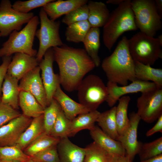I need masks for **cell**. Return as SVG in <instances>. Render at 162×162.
Here are the masks:
<instances>
[{
  "label": "cell",
  "instance_id": "cell-4",
  "mask_svg": "<svg viewBox=\"0 0 162 162\" xmlns=\"http://www.w3.org/2000/svg\"><path fill=\"white\" fill-rule=\"evenodd\" d=\"M40 23L38 16H34L22 29L13 32L0 48V58L18 52L36 57L37 51L33 48V44Z\"/></svg>",
  "mask_w": 162,
  "mask_h": 162
},
{
  "label": "cell",
  "instance_id": "cell-9",
  "mask_svg": "<svg viewBox=\"0 0 162 162\" xmlns=\"http://www.w3.org/2000/svg\"><path fill=\"white\" fill-rule=\"evenodd\" d=\"M34 16L32 12L22 13L15 10L9 0L0 2V34L1 37L9 35L14 31H19Z\"/></svg>",
  "mask_w": 162,
  "mask_h": 162
},
{
  "label": "cell",
  "instance_id": "cell-14",
  "mask_svg": "<svg viewBox=\"0 0 162 162\" xmlns=\"http://www.w3.org/2000/svg\"><path fill=\"white\" fill-rule=\"evenodd\" d=\"M32 119L23 114L0 127V146L16 145L20 137Z\"/></svg>",
  "mask_w": 162,
  "mask_h": 162
},
{
  "label": "cell",
  "instance_id": "cell-11",
  "mask_svg": "<svg viewBox=\"0 0 162 162\" xmlns=\"http://www.w3.org/2000/svg\"><path fill=\"white\" fill-rule=\"evenodd\" d=\"M106 86L108 96L106 101L111 107L114 106L121 97L125 94L138 92L142 93L158 87L153 82L136 80L128 85L122 86L108 81Z\"/></svg>",
  "mask_w": 162,
  "mask_h": 162
},
{
  "label": "cell",
  "instance_id": "cell-30",
  "mask_svg": "<svg viewBox=\"0 0 162 162\" xmlns=\"http://www.w3.org/2000/svg\"><path fill=\"white\" fill-rule=\"evenodd\" d=\"M130 100L129 96H122L119 99L118 104L116 106V120L119 136L123 134L129 125L128 110Z\"/></svg>",
  "mask_w": 162,
  "mask_h": 162
},
{
  "label": "cell",
  "instance_id": "cell-43",
  "mask_svg": "<svg viewBox=\"0 0 162 162\" xmlns=\"http://www.w3.org/2000/svg\"><path fill=\"white\" fill-rule=\"evenodd\" d=\"M119 157L116 154L108 153L104 162H118Z\"/></svg>",
  "mask_w": 162,
  "mask_h": 162
},
{
  "label": "cell",
  "instance_id": "cell-40",
  "mask_svg": "<svg viewBox=\"0 0 162 162\" xmlns=\"http://www.w3.org/2000/svg\"><path fill=\"white\" fill-rule=\"evenodd\" d=\"M57 145L39 152L31 158L39 162H60Z\"/></svg>",
  "mask_w": 162,
  "mask_h": 162
},
{
  "label": "cell",
  "instance_id": "cell-21",
  "mask_svg": "<svg viewBox=\"0 0 162 162\" xmlns=\"http://www.w3.org/2000/svg\"><path fill=\"white\" fill-rule=\"evenodd\" d=\"M19 80L7 73L2 85L1 101L14 109H19V98L20 92Z\"/></svg>",
  "mask_w": 162,
  "mask_h": 162
},
{
  "label": "cell",
  "instance_id": "cell-25",
  "mask_svg": "<svg viewBox=\"0 0 162 162\" xmlns=\"http://www.w3.org/2000/svg\"><path fill=\"white\" fill-rule=\"evenodd\" d=\"M136 80L144 81H152L157 86L162 88V69L152 68L151 66L134 61Z\"/></svg>",
  "mask_w": 162,
  "mask_h": 162
},
{
  "label": "cell",
  "instance_id": "cell-39",
  "mask_svg": "<svg viewBox=\"0 0 162 162\" xmlns=\"http://www.w3.org/2000/svg\"><path fill=\"white\" fill-rule=\"evenodd\" d=\"M22 114L8 104L0 102V127Z\"/></svg>",
  "mask_w": 162,
  "mask_h": 162
},
{
  "label": "cell",
  "instance_id": "cell-41",
  "mask_svg": "<svg viewBox=\"0 0 162 162\" xmlns=\"http://www.w3.org/2000/svg\"><path fill=\"white\" fill-rule=\"evenodd\" d=\"M2 58V63L0 65V97L1 98L2 85L7 73L8 66L11 61L12 57L11 56H4Z\"/></svg>",
  "mask_w": 162,
  "mask_h": 162
},
{
  "label": "cell",
  "instance_id": "cell-47",
  "mask_svg": "<svg viewBox=\"0 0 162 162\" xmlns=\"http://www.w3.org/2000/svg\"><path fill=\"white\" fill-rule=\"evenodd\" d=\"M124 0H108L106 1V3L108 4H112L115 5H118L122 2Z\"/></svg>",
  "mask_w": 162,
  "mask_h": 162
},
{
  "label": "cell",
  "instance_id": "cell-24",
  "mask_svg": "<svg viewBox=\"0 0 162 162\" xmlns=\"http://www.w3.org/2000/svg\"><path fill=\"white\" fill-rule=\"evenodd\" d=\"M100 113L97 110L91 111L80 114L70 120L68 137L74 136L83 130L92 129Z\"/></svg>",
  "mask_w": 162,
  "mask_h": 162
},
{
  "label": "cell",
  "instance_id": "cell-13",
  "mask_svg": "<svg viewBox=\"0 0 162 162\" xmlns=\"http://www.w3.org/2000/svg\"><path fill=\"white\" fill-rule=\"evenodd\" d=\"M38 66L41 71V79L48 103L50 104L58 85L60 84L58 74L54 73L53 64L54 60L52 48L48 49Z\"/></svg>",
  "mask_w": 162,
  "mask_h": 162
},
{
  "label": "cell",
  "instance_id": "cell-36",
  "mask_svg": "<svg viewBox=\"0 0 162 162\" xmlns=\"http://www.w3.org/2000/svg\"><path fill=\"white\" fill-rule=\"evenodd\" d=\"M70 120L67 118L63 111L59 112L50 135L60 139L67 137Z\"/></svg>",
  "mask_w": 162,
  "mask_h": 162
},
{
  "label": "cell",
  "instance_id": "cell-28",
  "mask_svg": "<svg viewBox=\"0 0 162 162\" xmlns=\"http://www.w3.org/2000/svg\"><path fill=\"white\" fill-rule=\"evenodd\" d=\"M116 106H113L108 110L100 112L96 122L105 133L118 141L119 136L116 120Z\"/></svg>",
  "mask_w": 162,
  "mask_h": 162
},
{
  "label": "cell",
  "instance_id": "cell-27",
  "mask_svg": "<svg viewBox=\"0 0 162 162\" xmlns=\"http://www.w3.org/2000/svg\"><path fill=\"white\" fill-rule=\"evenodd\" d=\"M19 104L24 115L34 118L43 114L44 109L35 98L29 92L20 91Z\"/></svg>",
  "mask_w": 162,
  "mask_h": 162
},
{
  "label": "cell",
  "instance_id": "cell-42",
  "mask_svg": "<svg viewBox=\"0 0 162 162\" xmlns=\"http://www.w3.org/2000/svg\"><path fill=\"white\" fill-rule=\"evenodd\" d=\"M158 132L162 133V115L158 118L155 125L147 132L146 136H150Z\"/></svg>",
  "mask_w": 162,
  "mask_h": 162
},
{
  "label": "cell",
  "instance_id": "cell-8",
  "mask_svg": "<svg viewBox=\"0 0 162 162\" xmlns=\"http://www.w3.org/2000/svg\"><path fill=\"white\" fill-rule=\"evenodd\" d=\"M40 28L36 31L35 36L39 41V47L36 57L39 62L49 48L61 46L64 44L60 36V21H53L43 8L39 13Z\"/></svg>",
  "mask_w": 162,
  "mask_h": 162
},
{
  "label": "cell",
  "instance_id": "cell-44",
  "mask_svg": "<svg viewBox=\"0 0 162 162\" xmlns=\"http://www.w3.org/2000/svg\"><path fill=\"white\" fill-rule=\"evenodd\" d=\"M155 6L157 12L161 17L162 18V0H155Z\"/></svg>",
  "mask_w": 162,
  "mask_h": 162
},
{
  "label": "cell",
  "instance_id": "cell-34",
  "mask_svg": "<svg viewBox=\"0 0 162 162\" xmlns=\"http://www.w3.org/2000/svg\"><path fill=\"white\" fill-rule=\"evenodd\" d=\"M31 157L26 154L22 150L15 145L0 146V159L20 162H26Z\"/></svg>",
  "mask_w": 162,
  "mask_h": 162
},
{
  "label": "cell",
  "instance_id": "cell-20",
  "mask_svg": "<svg viewBox=\"0 0 162 162\" xmlns=\"http://www.w3.org/2000/svg\"><path fill=\"white\" fill-rule=\"evenodd\" d=\"M90 131L94 141L107 152L116 154L119 156L126 154L125 150L121 142L108 136L99 127L95 126Z\"/></svg>",
  "mask_w": 162,
  "mask_h": 162
},
{
  "label": "cell",
  "instance_id": "cell-48",
  "mask_svg": "<svg viewBox=\"0 0 162 162\" xmlns=\"http://www.w3.org/2000/svg\"><path fill=\"white\" fill-rule=\"evenodd\" d=\"M161 46H162V35L160 34L159 35L157 38Z\"/></svg>",
  "mask_w": 162,
  "mask_h": 162
},
{
  "label": "cell",
  "instance_id": "cell-10",
  "mask_svg": "<svg viewBox=\"0 0 162 162\" xmlns=\"http://www.w3.org/2000/svg\"><path fill=\"white\" fill-rule=\"evenodd\" d=\"M136 106L141 119L148 123L158 119L162 115V88L157 87L142 93Z\"/></svg>",
  "mask_w": 162,
  "mask_h": 162
},
{
  "label": "cell",
  "instance_id": "cell-33",
  "mask_svg": "<svg viewBox=\"0 0 162 162\" xmlns=\"http://www.w3.org/2000/svg\"><path fill=\"white\" fill-rule=\"evenodd\" d=\"M61 110L59 104L53 98L49 105L44 109L43 120L45 133L46 134L50 135L58 114Z\"/></svg>",
  "mask_w": 162,
  "mask_h": 162
},
{
  "label": "cell",
  "instance_id": "cell-18",
  "mask_svg": "<svg viewBox=\"0 0 162 162\" xmlns=\"http://www.w3.org/2000/svg\"><path fill=\"white\" fill-rule=\"evenodd\" d=\"M88 0H54L44 5L42 8L50 19L55 21L77 8L85 4Z\"/></svg>",
  "mask_w": 162,
  "mask_h": 162
},
{
  "label": "cell",
  "instance_id": "cell-32",
  "mask_svg": "<svg viewBox=\"0 0 162 162\" xmlns=\"http://www.w3.org/2000/svg\"><path fill=\"white\" fill-rule=\"evenodd\" d=\"M162 154V137L149 142L141 144L138 153L141 161Z\"/></svg>",
  "mask_w": 162,
  "mask_h": 162
},
{
  "label": "cell",
  "instance_id": "cell-16",
  "mask_svg": "<svg viewBox=\"0 0 162 162\" xmlns=\"http://www.w3.org/2000/svg\"><path fill=\"white\" fill-rule=\"evenodd\" d=\"M36 57L25 53L14 54L8 67L7 73L20 80L27 74L38 66Z\"/></svg>",
  "mask_w": 162,
  "mask_h": 162
},
{
  "label": "cell",
  "instance_id": "cell-7",
  "mask_svg": "<svg viewBox=\"0 0 162 162\" xmlns=\"http://www.w3.org/2000/svg\"><path fill=\"white\" fill-rule=\"evenodd\" d=\"M77 90L79 103L90 111L97 110L107 98L106 86L100 77L94 74L83 79Z\"/></svg>",
  "mask_w": 162,
  "mask_h": 162
},
{
  "label": "cell",
  "instance_id": "cell-3",
  "mask_svg": "<svg viewBox=\"0 0 162 162\" xmlns=\"http://www.w3.org/2000/svg\"><path fill=\"white\" fill-rule=\"evenodd\" d=\"M130 0H124L111 13L103 27L104 44L111 51L119 37L124 32L137 29Z\"/></svg>",
  "mask_w": 162,
  "mask_h": 162
},
{
  "label": "cell",
  "instance_id": "cell-35",
  "mask_svg": "<svg viewBox=\"0 0 162 162\" xmlns=\"http://www.w3.org/2000/svg\"><path fill=\"white\" fill-rule=\"evenodd\" d=\"M83 162H104L107 152L94 142L86 146Z\"/></svg>",
  "mask_w": 162,
  "mask_h": 162
},
{
  "label": "cell",
  "instance_id": "cell-6",
  "mask_svg": "<svg viewBox=\"0 0 162 162\" xmlns=\"http://www.w3.org/2000/svg\"><path fill=\"white\" fill-rule=\"evenodd\" d=\"M131 4L137 28L154 37L162 27V18L157 12L155 0H131Z\"/></svg>",
  "mask_w": 162,
  "mask_h": 162
},
{
  "label": "cell",
  "instance_id": "cell-15",
  "mask_svg": "<svg viewBox=\"0 0 162 162\" xmlns=\"http://www.w3.org/2000/svg\"><path fill=\"white\" fill-rule=\"evenodd\" d=\"M129 126L122 135L120 136L118 141L124 148L126 154L132 162L138 154L141 142L137 140V129L141 119L137 112H133L129 115Z\"/></svg>",
  "mask_w": 162,
  "mask_h": 162
},
{
  "label": "cell",
  "instance_id": "cell-5",
  "mask_svg": "<svg viewBox=\"0 0 162 162\" xmlns=\"http://www.w3.org/2000/svg\"><path fill=\"white\" fill-rule=\"evenodd\" d=\"M161 47L157 38L140 32L128 39V49L133 60L150 66L162 58Z\"/></svg>",
  "mask_w": 162,
  "mask_h": 162
},
{
  "label": "cell",
  "instance_id": "cell-49",
  "mask_svg": "<svg viewBox=\"0 0 162 162\" xmlns=\"http://www.w3.org/2000/svg\"><path fill=\"white\" fill-rule=\"evenodd\" d=\"M0 162H20L0 159Z\"/></svg>",
  "mask_w": 162,
  "mask_h": 162
},
{
  "label": "cell",
  "instance_id": "cell-29",
  "mask_svg": "<svg viewBox=\"0 0 162 162\" xmlns=\"http://www.w3.org/2000/svg\"><path fill=\"white\" fill-rule=\"evenodd\" d=\"M60 140L44 133L28 146L23 151L32 157L39 152L57 145Z\"/></svg>",
  "mask_w": 162,
  "mask_h": 162
},
{
  "label": "cell",
  "instance_id": "cell-26",
  "mask_svg": "<svg viewBox=\"0 0 162 162\" xmlns=\"http://www.w3.org/2000/svg\"><path fill=\"white\" fill-rule=\"evenodd\" d=\"M100 30L99 28H91L82 42L85 50L95 64L99 67L100 64L98 51L100 46Z\"/></svg>",
  "mask_w": 162,
  "mask_h": 162
},
{
  "label": "cell",
  "instance_id": "cell-51",
  "mask_svg": "<svg viewBox=\"0 0 162 162\" xmlns=\"http://www.w3.org/2000/svg\"><path fill=\"white\" fill-rule=\"evenodd\" d=\"M1 101V97H0V102Z\"/></svg>",
  "mask_w": 162,
  "mask_h": 162
},
{
  "label": "cell",
  "instance_id": "cell-17",
  "mask_svg": "<svg viewBox=\"0 0 162 162\" xmlns=\"http://www.w3.org/2000/svg\"><path fill=\"white\" fill-rule=\"evenodd\" d=\"M53 98L58 102L65 116L70 120H71L77 115L91 111L66 94L62 90L60 84L57 87Z\"/></svg>",
  "mask_w": 162,
  "mask_h": 162
},
{
  "label": "cell",
  "instance_id": "cell-45",
  "mask_svg": "<svg viewBox=\"0 0 162 162\" xmlns=\"http://www.w3.org/2000/svg\"><path fill=\"white\" fill-rule=\"evenodd\" d=\"M140 162H162V154Z\"/></svg>",
  "mask_w": 162,
  "mask_h": 162
},
{
  "label": "cell",
  "instance_id": "cell-23",
  "mask_svg": "<svg viewBox=\"0 0 162 162\" xmlns=\"http://www.w3.org/2000/svg\"><path fill=\"white\" fill-rule=\"evenodd\" d=\"M88 21L91 28L103 27L109 17L110 13L106 4L101 2L91 0L88 2Z\"/></svg>",
  "mask_w": 162,
  "mask_h": 162
},
{
  "label": "cell",
  "instance_id": "cell-2",
  "mask_svg": "<svg viewBox=\"0 0 162 162\" xmlns=\"http://www.w3.org/2000/svg\"><path fill=\"white\" fill-rule=\"evenodd\" d=\"M101 67L108 81L122 86L136 80L134 61L129 52L128 39L123 36L112 54L103 61Z\"/></svg>",
  "mask_w": 162,
  "mask_h": 162
},
{
  "label": "cell",
  "instance_id": "cell-19",
  "mask_svg": "<svg viewBox=\"0 0 162 162\" xmlns=\"http://www.w3.org/2000/svg\"><path fill=\"white\" fill-rule=\"evenodd\" d=\"M60 162H83L85 148L72 143L68 137L60 139L57 145Z\"/></svg>",
  "mask_w": 162,
  "mask_h": 162
},
{
  "label": "cell",
  "instance_id": "cell-46",
  "mask_svg": "<svg viewBox=\"0 0 162 162\" xmlns=\"http://www.w3.org/2000/svg\"><path fill=\"white\" fill-rule=\"evenodd\" d=\"M118 162H132L127 155L119 156Z\"/></svg>",
  "mask_w": 162,
  "mask_h": 162
},
{
  "label": "cell",
  "instance_id": "cell-52",
  "mask_svg": "<svg viewBox=\"0 0 162 162\" xmlns=\"http://www.w3.org/2000/svg\"><path fill=\"white\" fill-rule=\"evenodd\" d=\"M1 37V35H0V38Z\"/></svg>",
  "mask_w": 162,
  "mask_h": 162
},
{
  "label": "cell",
  "instance_id": "cell-22",
  "mask_svg": "<svg viewBox=\"0 0 162 162\" xmlns=\"http://www.w3.org/2000/svg\"><path fill=\"white\" fill-rule=\"evenodd\" d=\"M44 133L43 114L33 118L29 125L20 137L16 145L23 151Z\"/></svg>",
  "mask_w": 162,
  "mask_h": 162
},
{
  "label": "cell",
  "instance_id": "cell-1",
  "mask_svg": "<svg viewBox=\"0 0 162 162\" xmlns=\"http://www.w3.org/2000/svg\"><path fill=\"white\" fill-rule=\"evenodd\" d=\"M52 48L54 60L59 68L60 84L67 92L77 90L85 75L95 67L94 64L84 49L65 44Z\"/></svg>",
  "mask_w": 162,
  "mask_h": 162
},
{
  "label": "cell",
  "instance_id": "cell-50",
  "mask_svg": "<svg viewBox=\"0 0 162 162\" xmlns=\"http://www.w3.org/2000/svg\"><path fill=\"white\" fill-rule=\"evenodd\" d=\"M26 162H39V161L34 160L31 158Z\"/></svg>",
  "mask_w": 162,
  "mask_h": 162
},
{
  "label": "cell",
  "instance_id": "cell-31",
  "mask_svg": "<svg viewBox=\"0 0 162 162\" xmlns=\"http://www.w3.org/2000/svg\"><path fill=\"white\" fill-rule=\"evenodd\" d=\"M91 28L88 20L74 23L68 26L65 33L66 40L76 43L82 42Z\"/></svg>",
  "mask_w": 162,
  "mask_h": 162
},
{
  "label": "cell",
  "instance_id": "cell-37",
  "mask_svg": "<svg viewBox=\"0 0 162 162\" xmlns=\"http://www.w3.org/2000/svg\"><path fill=\"white\" fill-rule=\"evenodd\" d=\"M88 15L87 4H85L65 15L62 22L68 26L74 23L88 20Z\"/></svg>",
  "mask_w": 162,
  "mask_h": 162
},
{
  "label": "cell",
  "instance_id": "cell-38",
  "mask_svg": "<svg viewBox=\"0 0 162 162\" xmlns=\"http://www.w3.org/2000/svg\"><path fill=\"white\" fill-rule=\"evenodd\" d=\"M54 0H29L26 1L18 0L12 4V8L15 10L22 13H29L31 10L37 8L42 7L47 3Z\"/></svg>",
  "mask_w": 162,
  "mask_h": 162
},
{
  "label": "cell",
  "instance_id": "cell-12",
  "mask_svg": "<svg viewBox=\"0 0 162 162\" xmlns=\"http://www.w3.org/2000/svg\"><path fill=\"white\" fill-rule=\"evenodd\" d=\"M39 66L31 70L20 80V91L31 94L44 109L49 105L46 92L40 74Z\"/></svg>",
  "mask_w": 162,
  "mask_h": 162
}]
</instances>
